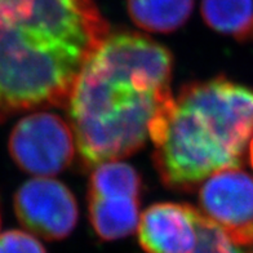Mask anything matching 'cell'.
<instances>
[{
    "instance_id": "4fadbf2b",
    "label": "cell",
    "mask_w": 253,
    "mask_h": 253,
    "mask_svg": "<svg viewBox=\"0 0 253 253\" xmlns=\"http://www.w3.org/2000/svg\"><path fill=\"white\" fill-rule=\"evenodd\" d=\"M194 253H242L226 234L199 213V239Z\"/></svg>"
},
{
    "instance_id": "6da1fadb",
    "label": "cell",
    "mask_w": 253,
    "mask_h": 253,
    "mask_svg": "<svg viewBox=\"0 0 253 253\" xmlns=\"http://www.w3.org/2000/svg\"><path fill=\"white\" fill-rule=\"evenodd\" d=\"M173 58L137 33L109 34L78 74L67 101L85 168L136 153L153 140L173 105Z\"/></svg>"
},
{
    "instance_id": "8992f818",
    "label": "cell",
    "mask_w": 253,
    "mask_h": 253,
    "mask_svg": "<svg viewBox=\"0 0 253 253\" xmlns=\"http://www.w3.org/2000/svg\"><path fill=\"white\" fill-rule=\"evenodd\" d=\"M199 213L220 227L233 243L253 242V176L227 168L208 177L199 191Z\"/></svg>"
},
{
    "instance_id": "52a82bcc",
    "label": "cell",
    "mask_w": 253,
    "mask_h": 253,
    "mask_svg": "<svg viewBox=\"0 0 253 253\" xmlns=\"http://www.w3.org/2000/svg\"><path fill=\"white\" fill-rule=\"evenodd\" d=\"M13 203L21 225L47 240L69 237L79 217L77 199L70 189L45 177H37L21 185Z\"/></svg>"
},
{
    "instance_id": "8fae6325",
    "label": "cell",
    "mask_w": 253,
    "mask_h": 253,
    "mask_svg": "<svg viewBox=\"0 0 253 253\" xmlns=\"http://www.w3.org/2000/svg\"><path fill=\"white\" fill-rule=\"evenodd\" d=\"M202 16L217 33L246 42L253 27V0H202Z\"/></svg>"
},
{
    "instance_id": "2e32d148",
    "label": "cell",
    "mask_w": 253,
    "mask_h": 253,
    "mask_svg": "<svg viewBox=\"0 0 253 253\" xmlns=\"http://www.w3.org/2000/svg\"><path fill=\"white\" fill-rule=\"evenodd\" d=\"M250 40H253V27H252V31H251V38Z\"/></svg>"
},
{
    "instance_id": "277c9868",
    "label": "cell",
    "mask_w": 253,
    "mask_h": 253,
    "mask_svg": "<svg viewBox=\"0 0 253 253\" xmlns=\"http://www.w3.org/2000/svg\"><path fill=\"white\" fill-rule=\"evenodd\" d=\"M12 25L85 58L109 35V24L94 0H30L24 20Z\"/></svg>"
},
{
    "instance_id": "9c48e42d",
    "label": "cell",
    "mask_w": 253,
    "mask_h": 253,
    "mask_svg": "<svg viewBox=\"0 0 253 253\" xmlns=\"http://www.w3.org/2000/svg\"><path fill=\"white\" fill-rule=\"evenodd\" d=\"M90 225L102 240H118L133 233L140 222V198L88 195Z\"/></svg>"
},
{
    "instance_id": "5bb4252c",
    "label": "cell",
    "mask_w": 253,
    "mask_h": 253,
    "mask_svg": "<svg viewBox=\"0 0 253 253\" xmlns=\"http://www.w3.org/2000/svg\"><path fill=\"white\" fill-rule=\"evenodd\" d=\"M0 253H47L43 244L31 234L9 230L0 235Z\"/></svg>"
},
{
    "instance_id": "3957f363",
    "label": "cell",
    "mask_w": 253,
    "mask_h": 253,
    "mask_svg": "<svg viewBox=\"0 0 253 253\" xmlns=\"http://www.w3.org/2000/svg\"><path fill=\"white\" fill-rule=\"evenodd\" d=\"M87 60L0 21V123L18 113L66 105Z\"/></svg>"
},
{
    "instance_id": "ba28073f",
    "label": "cell",
    "mask_w": 253,
    "mask_h": 253,
    "mask_svg": "<svg viewBox=\"0 0 253 253\" xmlns=\"http://www.w3.org/2000/svg\"><path fill=\"white\" fill-rule=\"evenodd\" d=\"M199 211L189 204L157 203L140 217L138 240L147 253H194Z\"/></svg>"
},
{
    "instance_id": "9a60e30c",
    "label": "cell",
    "mask_w": 253,
    "mask_h": 253,
    "mask_svg": "<svg viewBox=\"0 0 253 253\" xmlns=\"http://www.w3.org/2000/svg\"><path fill=\"white\" fill-rule=\"evenodd\" d=\"M248 157H250V164L253 168V136L250 141V146H248Z\"/></svg>"
},
{
    "instance_id": "30bf717a",
    "label": "cell",
    "mask_w": 253,
    "mask_h": 253,
    "mask_svg": "<svg viewBox=\"0 0 253 253\" xmlns=\"http://www.w3.org/2000/svg\"><path fill=\"white\" fill-rule=\"evenodd\" d=\"M195 0H126L130 20L149 33L168 34L186 24Z\"/></svg>"
},
{
    "instance_id": "7c38bea8",
    "label": "cell",
    "mask_w": 253,
    "mask_h": 253,
    "mask_svg": "<svg viewBox=\"0 0 253 253\" xmlns=\"http://www.w3.org/2000/svg\"><path fill=\"white\" fill-rule=\"evenodd\" d=\"M141 177L133 167L123 162H106L96 167L89 178L88 195L140 198Z\"/></svg>"
},
{
    "instance_id": "7a4b0ae2",
    "label": "cell",
    "mask_w": 253,
    "mask_h": 253,
    "mask_svg": "<svg viewBox=\"0 0 253 253\" xmlns=\"http://www.w3.org/2000/svg\"><path fill=\"white\" fill-rule=\"evenodd\" d=\"M253 136V88L227 78L183 85L153 137L154 166L166 187L189 193L239 168Z\"/></svg>"
},
{
    "instance_id": "5b68a950",
    "label": "cell",
    "mask_w": 253,
    "mask_h": 253,
    "mask_svg": "<svg viewBox=\"0 0 253 253\" xmlns=\"http://www.w3.org/2000/svg\"><path fill=\"white\" fill-rule=\"evenodd\" d=\"M8 149L14 163L27 173L54 176L74 160V132L56 114H31L14 126Z\"/></svg>"
}]
</instances>
